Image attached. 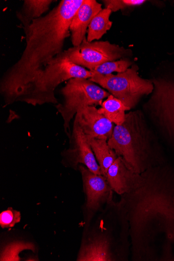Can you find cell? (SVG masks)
<instances>
[{"label": "cell", "instance_id": "obj_1", "mask_svg": "<svg viewBox=\"0 0 174 261\" xmlns=\"http://www.w3.org/2000/svg\"><path fill=\"white\" fill-rule=\"evenodd\" d=\"M143 181L120 201L130 223L134 260H153L162 241L164 259L174 260V176L161 166L141 174Z\"/></svg>", "mask_w": 174, "mask_h": 261}, {"label": "cell", "instance_id": "obj_2", "mask_svg": "<svg viewBox=\"0 0 174 261\" xmlns=\"http://www.w3.org/2000/svg\"><path fill=\"white\" fill-rule=\"evenodd\" d=\"M84 0H62L44 16L23 28L26 47L19 60L9 68L0 83L6 106L19 102L47 64L63 52L69 27Z\"/></svg>", "mask_w": 174, "mask_h": 261}, {"label": "cell", "instance_id": "obj_3", "mask_svg": "<svg viewBox=\"0 0 174 261\" xmlns=\"http://www.w3.org/2000/svg\"><path fill=\"white\" fill-rule=\"evenodd\" d=\"M108 142L136 173L141 174L161 165L154 133L140 110L126 114L125 121L115 126Z\"/></svg>", "mask_w": 174, "mask_h": 261}, {"label": "cell", "instance_id": "obj_4", "mask_svg": "<svg viewBox=\"0 0 174 261\" xmlns=\"http://www.w3.org/2000/svg\"><path fill=\"white\" fill-rule=\"evenodd\" d=\"M91 71L74 64L63 54L49 62L24 92L19 102L33 106L58 105L55 90L62 83L72 79H90Z\"/></svg>", "mask_w": 174, "mask_h": 261}, {"label": "cell", "instance_id": "obj_5", "mask_svg": "<svg viewBox=\"0 0 174 261\" xmlns=\"http://www.w3.org/2000/svg\"><path fill=\"white\" fill-rule=\"evenodd\" d=\"M138 70V66L134 64L126 72L116 75H103L93 72V76L88 80L107 90L124 105L132 109L143 96L151 94L154 89L152 80L141 77Z\"/></svg>", "mask_w": 174, "mask_h": 261}, {"label": "cell", "instance_id": "obj_6", "mask_svg": "<svg viewBox=\"0 0 174 261\" xmlns=\"http://www.w3.org/2000/svg\"><path fill=\"white\" fill-rule=\"evenodd\" d=\"M63 101L56 107L64 121V130L71 137L70 123L79 111L84 107L102 105L104 100L111 94L100 86L83 79H72L68 81L62 89Z\"/></svg>", "mask_w": 174, "mask_h": 261}, {"label": "cell", "instance_id": "obj_7", "mask_svg": "<svg viewBox=\"0 0 174 261\" xmlns=\"http://www.w3.org/2000/svg\"><path fill=\"white\" fill-rule=\"evenodd\" d=\"M152 81L154 89L143 106V111L162 134L174 142V78L158 77Z\"/></svg>", "mask_w": 174, "mask_h": 261}, {"label": "cell", "instance_id": "obj_8", "mask_svg": "<svg viewBox=\"0 0 174 261\" xmlns=\"http://www.w3.org/2000/svg\"><path fill=\"white\" fill-rule=\"evenodd\" d=\"M63 54L74 64L91 70L106 62L131 57L133 51L108 41L90 42L86 38L80 45L73 46Z\"/></svg>", "mask_w": 174, "mask_h": 261}, {"label": "cell", "instance_id": "obj_9", "mask_svg": "<svg viewBox=\"0 0 174 261\" xmlns=\"http://www.w3.org/2000/svg\"><path fill=\"white\" fill-rule=\"evenodd\" d=\"M86 195L85 207L91 218L105 204L112 202L113 190L107 178L93 173L84 165L79 166Z\"/></svg>", "mask_w": 174, "mask_h": 261}, {"label": "cell", "instance_id": "obj_10", "mask_svg": "<svg viewBox=\"0 0 174 261\" xmlns=\"http://www.w3.org/2000/svg\"><path fill=\"white\" fill-rule=\"evenodd\" d=\"M76 122L81 128L87 139H102L109 140L115 126L95 106L80 109L74 116Z\"/></svg>", "mask_w": 174, "mask_h": 261}, {"label": "cell", "instance_id": "obj_11", "mask_svg": "<svg viewBox=\"0 0 174 261\" xmlns=\"http://www.w3.org/2000/svg\"><path fill=\"white\" fill-rule=\"evenodd\" d=\"M69 139L71 147L67 150L66 156L73 167L78 168V165L82 164L93 173L103 175L87 138L76 122Z\"/></svg>", "mask_w": 174, "mask_h": 261}, {"label": "cell", "instance_id": "obj_12", "mask_svg": "<svg viewBox=\"0 0 174 261\" xmlns=\"http://www.w3.org/2000/svg\"><path fill=\"white\" fill-rule=\"evenodd\" d=\"M107 180L113 191L122 196L129 194L142 184L143 176L134 172L120 156L109 168Z\"/></svg>", "mask_w": 174, "mask_h": 261}, {"label": "cell", "instance_id": "obj_13", "mask_svg": "<svg viewBox=\"0 0 174 261\" xmlns=\"http://www.w3.org/2000/svg\"><path fill=\"white\" fill-rule=\"evenodd\" d=\"M103 10L102 5L95 0H84L69 27L71 42L73 46L80 45L86 38L87 28L92 19Z\"/></svg>", "mask_w": 174, "mask_h": 261}, {"label": "cell", "instance_id": "obj_14", "mask_svg": "<svg viewBox=\"0 0 174 261\" xmlns=\"http://www.w3.org/2000/svg\"><path fill=\"white\" fill-rule=\"evenodd\" d=\"M102 175L107 178L108 171L118 158L115 151L109 145L108 140L102 139H87Z\"/></svg>", "mask_w": 174, "mask_h": 261}, {"label": "cell", "instance_id": "obj_15", "mask_svg": "<svg viewBox=\"0 0 174 261\" xmlns=\"http://www.w3.org/2000/svg\"><path fill=\"white\" fill-rule=\"evenodd\" d=\"M54 2L53 0H24L22 7L16 12V16L23 28L29 26L33 21L42 17Z\"/></svg>", "mask_w": 174, "mask_h": 261}, {"label": "cell", "instance_id": "obj_16", "mask_svg": "<svg viewBox=\"0 0 174 261\" xmlns=\"http://www.w3.org/2000/svg\"><path fill=\"white\" fill-rule=\"evenodd\" d=\"M101 107L98 112L116 125H121L125 121L126 112L131 110L112 94L103 101Z\"/></svg>", "mask_w": 174, "mask_h": 261}, {"label": "cell", "instance_id": "obj_17", "mask_svg": "<svg viewBox=\"0 0 174 261\" xmlns=\"http://www.w3.org/2000/svg\"><path fill=\"white\" fill-rule=\"evenodd\" d=\"M112 13L110 9H104L92 19L87 31L88 42L101 39L111 29L113 22L110 17Z\"/></svg>", "mask_w": 174, "mask_h": 261}, {"label": "cell", "instance_id": "obj_18", "mask_svg": "<svg viewBox=\"0 0 174 261\" xmlns=\"http://www.w3.org/2000/svg\"><path fill=\"white\" fill-rule=\"evenodd\" d=\"M133 62L130 60L122 59L120 60L111 61L98 65L90 70L92 72L97 73L103 75L113 74V73H122L126 72Z\"/></svg>", "mask_w": 174, "mask_h": 261}, {"label": "cell", "instance_id": "obj_19", "mask_svg": "<svg viewBox=\"0 0 174 261\" xmlns=\"http://www.w3.org/2000/svg\"><path fill=\"white\" fill-rule=\"evenodd\" d=\"M145 2V0H104L103 1L105 9H110L112 12L140 6Z\"/></svg>", "mask_w": 174, "mask_h": 261}, {"label": "cell", "instance_id": "obj_20", "mask_svg": "<svg viewBox=\"0 0 174 261\" xmlns=\"http://www.w3.org/2000/svg\"><path fill=\"white\" fill-rule=\"evenodd\" d=\"M20 220V213L12 208H9L0 215V225L3 228H12Z\"/></svg>", "mask_w": 174, "mask_h": 261}]
</instances>
